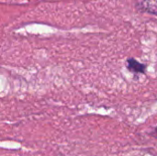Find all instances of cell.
<instances>
[{
    "instance_id": "1",
    "label": "cell",
    "mask_w": 157,
    "mask_h": 156,
    "mask_svg": "<svg viewBox=\"0 0 157 156\" xmlns=\"http://www.w3.org/2000/svg\"><path fill=\"white\" fill-rule=\"evenodd\" d=\"M135 6L140 11L157 16V0H135Z\"/></svg>"
},
{
    "instance_id": "2",
    "label": "cell",
    "mask_w": 157,
    "mask_h": 156,
    "mask_svg": "<svg viewBox=\"0 0 157 156\" xmlns=\"http://www.w3.org/2000/svg\"><path fill=\"white\" fill-rule=\"evenodd\" d=\"M127 65H128V69L133 73L136 74H143L145 71V65L137 62L136 60L131 58L127 60Z\"/></svg>"
},
{
    "instance_id": "3",
    "label": "cell",
    "mask_w": 157,
    "mask_h": 156,
    "mask_svg": "<svg viewBox=\"0 0 157 156\" xmlns=\"http://www.w3.org/2000/svg\"><path fill=\"white\" fill-rule=\"evenodd\" d=\"M150 134H151L152 136H154V137L157 138V127L155 129V130H154V131H152V132H151V133H150Z\"/></svg>"
}]
</instances>
